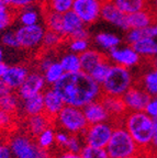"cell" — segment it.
Masks as SVG:
<instances>
[{
    "instance_id": "obj_3",
    "label": "cell",
    "mask_w": 157,
    "mask_h": 158,
    "mask_svg": "<svg viewBox=\"0 0 157 158\" xmlns=\"http://www.w3.org/2000/svg\"><path fill=\"white\" fill-rule=\"evenodd\" d=\"M133 77L126 67L112 65L107 78L101 84L103 96L122 97L133 86Z\"/></svg>"
},
{
    "instance_id": "obj_45",
    "label": "cell",
    "mask_w": 157,
    "mask_h": 158,
    "mask_svg": "<svg viewBox=\"0 0 157 158\" xmlns=\"http://www.w3.org/2000/svg\"><path fill=\"white\" fill-rule=\"evenodd\" d=\"M144 111L150 116H152L153 118H157V97L151 98V100L148 101L147 106H146Z\"/></svg>"
},
{
    "instance_id": "obj_16",
    "label": "cell",
    "mask_w": 157,
    "mask_h": 158,
    "mask_svg": "<svg viewBox=\"0 0 157 158\" xmlns=\"http://www.w3.org/2000/svg\"><path fill=\"white\" fill-rule=\"evenodd\" d=\"M88 124H96L101 122H107L110 120L111 114L104 106L102 100H95L83 108Z\"/></svg>"
},
{
    "instance_id": "obj_29",
    "label": "cell",
    "mask_w": 157,
    "mask_h": 158,
    "mask_svg": "<svg viewBox=\"0 0 157 158\" xmlns=\"http://www.w3.org/2000/svg\"><path fill=\"white\" fill-rule=\"evenodd\" d=\"M44 21L47 30H51V31H54L63 35V15L46 9Z\"/></svg>"
},
{
    "instance_id": "obj_11",
    "label": "cell",
    "mask_w": 157,
    "mask_h": 158,
    "mask_svg": "<svg viewBox=\"0 0 157 158\" xmlns=\"http://www.w3.org/2000/svg\"><path fill=\"white\" fill-rule=\"evenodd\" d=\"M152 96L143 87L133 85L122 96L128 111H144Z\"/></svg>"
},
{
    "instance_id": "obj_8",
    "label": "cell",
    "mask_w": 157,
    "mask_h": 158,
    "mask_svg": "<svg viewBox=\"0 0 157 158\" xmlns=\"http://www.w3.org/2000/svg\"><path fill=\"white\" fill-rule=\"evenodd\" d=\"M114 126L109 121L101 123L89 124L81 135L83 143L86 145L95 146V147L106 148L112 136Z\"/></svg>"
},
{
    "instance_id": "obj_56",
    "label": "cell",
    "mask_w": 157,
    "mask_h": 158,
    "mask_svg": "<svg viewBox=\"0 0 157 158\" xmlns=\"http://www.w3.org/2000/svg\"><path fill=\"white\" fill-rule=\"evenodd\" d=\"M156 3H157V0H156Z\"/></svg>"
},
{
    "instance_id": "obj_39",
    "label": "cell",
    "mask_w": 157,
    "mask_h": 158,
    "mask_svg": "<svg viewBox=\"0 0 157 158\" xmlns=\"http://www.w3.org/2000/svg\"><path fill=\"white\" fill-rule=\"evenodd\" d=\"M68 48L70 52L76 53L80 55L85 51L89 48V41L88 39H83V37H76V39H70L68 44Z\"/></svg>"
},
{
    "instance_id": "obj_51",
    "label": "cell",
    "mask_w": 157,
    "mask_h": 158,
    "mask_svg": "<svg viewBox=\"0 0 157 158\" xmlns=\"http://www.w3.org/2000/svg\"><path fill=\"white\" fill-rule=\"evenodd\" d=\"M152 64H153V66H154V68H155V69H157V55H155V56H153Z\"/></svg>"
},
{
    "instance_id": "obj_48",
    "label": "cell",
    "mask_w": 157,
    "mask_h": 158,
    "mask_svg": "<svg viewBox=\"0 0 157 158\" xmlns=\"http://www.w3.org/2000/svg\"><path fill=\"white\" fill-rule=\"evenodd\" d=\"M152 146L157 149V118H154L153 122V137H152Z\"/></svg>"
},
{
    "instance_id": "obj_41",
    "label": "cell",
    "mask_w": 157,
    "mask_h": 158,
    "mask_svg": "<svg viewBox=\"0 0 157 158\" xmlns=\"http://www.w3.org/2000/svg\"><path fill=\"white\" fill-rule=\"evenodd\" d=\"M83 135L78 136V134H70L69 135V139L66 144V151L71 152V153H79L80 154L81 149H83Z\"/></svg>"
},
{
    "instance_id": "obj_20",
    "label": "cell",
    "mask_w": 157,
    "mask_h": 158,
    "mask_svg": "<svg viewBox=\"0 0 157 158\" xmlns=\"http://www.w3.org/2000/svg\"><path fill=\"white\" fill-rule=\"evenodd\" d=\"M20 108L22 112L27 116L35 115L44 112V100H43V94H35V96L29 97V98L21 99Z\"/></svg>"
},
{
    "instance_id": "obj_52",
    "label": "cell",
    "mask_w": 157,
    "mask_h": 158,
    "mask_svg": "<svg viewBox=\"0 0 157 158\" xmlns=\"http://www.w3.org/2000/svg\"><path fill=\"white\" fill-rule=\"evenodd\" d=\"M3 56H5V53H3V49L0 47V60H3Z\"/></svg>"
},
{
    "instance_id": "obj_54",
    "label": "cell",
    "mask_w": 157,
    "mask_h": 158,
    "mask_svg": "<svg viewBox=\"0 0 157 158\" xmlns=\"http://www.w3.org/2000/svg\"><path fill=\"white\" fill-rule=\"evenodd\" d=\"M2 132H1V131H0V144H1V143H2Z\"/></svg>"
},
{
    "instance_id": "obj_31",
    "label": "cell",
    "mask_w": 157,
    "mask_h": 158,
    "mask_svg": "<svg viewBox=\"0 0 157 158\" xmlns=\"http://www.w3.org/2000/svg\"><path fill=\"white\" fill-rule=\"evenodd\" d=\"M156 36L155 32V27L153 25L147 27H143V29H130L128 35H126V41L129 44H134L140 40L145 39V37H154Z\"/></svg>"
},
{
    "instance_id": "obj_42",
    "label": "cell",
    "mask_w": 157,
    "mask_h": 158,
    "mask_svg": "<svg viewBox=\"0 0 157 158\" xmlns=\"http://www.w3.org/2000/svg\"><path fill=\"white\" fill-rule=\"evenodd\" d=\"M1 43L9 48H20L19 42H18L15 31L12 30H6L1 35Z\"/></svg>"
},
{
    "instance_id": "obj_5",
    "label": "cell",
    "mask_w": 157,
    "mask_h": 158,
    "mask_svg": "<svg viewBox=\"0 0 157 158\" xmlns=\"http://www.w3.org/2000/svg\"><path fill=\"white\" fill-rule=\"evenodd\" d=\"M15 158H52L47 149H43L30 134L17 133L8 141Z\"/></svg>"
},
{
    "instance_id": "obj_40",
    "label": "cell",
    "mask_w": 157,
    "mask_h": 158,
    "mask_svg": "<svg viewBox=\"0 0 157 158\" xmlns=\"http://www.w3.org/2000/svg\"><path fill=\"white\" fill-rule=\"evenodd\" d=\"M15 125V114L0 109V131L5 133Z\"/></svg>"
},
{
    "instance_id": "obj_33",
    "label": "cell",
    "mask_w": 157,
    "mask_h": 158,
    "mask_svg": "<svg viewBox=\"0 0 157 158\" xmlns=\"http://www.w3.org/2000/svg\"><path fill=\"white\" fill-rule=\"evenodd\" d=\"M15 17L17 15L15 13V10L11 9L9 6L0 5V32L6 31L12 24Z\"/></svg>"
},
{
    "instance_id": "obj_12",
    "label": "cell",
    "mask_w": 157,
    "mask_h": 158,
    "mask_svg": "<svg viewBox=\"0 0 157 158\" xmlns=\"http://www.w3.org/2000/svg\"><path fill=\"white\" fill-rule=\"evenodd\" d=\"M46 85L43 74L37 72L30 73L22 86L18 89V96L20 97V99H25L35 94H43Z\"/></svg>"
},
{
    "instance_id": "obj_21",
    "label": "cell",
    "mask_w": 157,
    "mask_h": 158,
    "mask_svg": "<svg viewBox=\"0 0 157 158\" xmlns=\"http://www.w3.org/2000/svg\"><path fill=\"white\" fill-rule=\"evenodd\" d=\"M80 63H81V72L90 74L92 69L102 60L106 58V56L100 53L97 49L88 48L80 55Z\"/></svg>"
},
{
    "instance_id": "obj_24",
    "label": "cell",
    "mask_w": 157,
    "mask_h": 158,
    "mask_svg": "<svg viewBox=\"0 0 157 158\" xmlns=\"http://www.w3.org/2000/svg\"><path fill=\"white\" fill-rule=\"evenodd\" d=\"M131 46L140 54V56L153 57L157 55V42H155L153 37H145L138 42H135Z\"/></svg>"
},
{
    "instance_id": "obj_26",
    "label": "cell",
    "mask_w": 157,
    "mask_h": 158,
    "mask_svg": "<svg viewBox=\"0 0 157 158\" xmlns=\"http://www.w3.org/2000/svg\"><path fill=\"white\" fill-rule=\"evenodd\" d=\"M120 37L118 35L113 34V33H107V32H101L95 36V43L98 45L100 48L104 49V51H109L116 48L120 44Z\"/></svg>"
},
{
    "instance_id": "obj_34",
    "label": "cell",
    "mask_w": 157,
    "mask_h": 158,
    "mask_svg": "<svg viewBox=\"0 0 157 158\" xmlns=\"http://www.w3.org/2000/svg\"><path fill=\"white\" fill-rule=\"evenodd\" d=\"M55 135H56V132L54 131V128L47 127L46 130H44L36 136V143L43 149H49L54 144H56L55 143Z\"/></svg>"
},
{
    "instance_id": "obj_4",
    "label": "cell",
    "mask_w": 157,
    "mask_h": 158,
    "mask_svg": "<svg viewBox=\"0 0 157 158\" xmlns=\"http://www.w3.org/2000/svg\"><path fill=\"white\" fill-rule=\"evenodd\" d=\"M106 149L110 158H131L138 155L140 147L124 126H117Z\"/></svg>"
},
{
    "instance_id": "obj_18",
    "label": "cell",
    "mask_w": 157,
    "mask_h": 158,
    "mask_svg": "<svg viewBox=\"0 0 157 158\" xmlns=\"http://www.w3.org/2000/svg\"><path fill=\"white\" fill-rule=\"evenodd\" d=\"M157 21L156 13L147 8L138 11V12L128 15V23L130 29H143L153 25V23Z\"/></svg>"
},
{
    "instance_id": "obj_19",
    "label": "cell",
    "mask_w": 157,
    "mask_h": 158,
    "mask_svg": "<svg viewBox=\"0 0 157 158\" xmlns=\"http://www.w3.org/2000/svg\"><path fill=\"white\" fill-rule=\"evenodd\" d=\"M52 121L53 120L49 118L44 112L40 114H35V115L28 116V120H27L28 133L31 136H33V137H36L40 133H42L47 127H49Z\"/></svg>"
},
{
    "instance_id": "obj_25",
    "label": "cell",
    "mask_w": 157,
    "mask_h": 158,
    "mask_svg": "<svg viewBox=\"0 0 157 158\" xmlns=\"http://www.w3.org/2000/svg\"><path fill=\"white\" fill-rule=\"evenodd\" d=\"M19 96L13 92V90H9L3 94H0V109L5 111L11 112L15 114L20 109V101Z\"/></svg>"
},
{
    "instance_id": "obj_22",
    "label": "cell",
    "mask_w": 157,
    "mask_h": 158,
    "mask_svg": "<svg viewBox=\"0 0 157 158\" xmlns=\"http://www.w3.org/2000/svg\"><path fill=\"white\" fill-rule=\"evenodd\" d=\"M102 101L104 106L108 109L109 113L111 116H124L128 109L125 106L122 97H111V96H103Z\"/></svg>"
},
{
    "instance_id": "obj_10",
    "label": "cell",
    "mask_w": 157,
    "mask_h": 158,
    "mask_svg": "<svg viewBox=\"0 0 157 158\" xmlns=\"http://www.w3.org/2000/svg\"><path fill=\"white\" fill-rule=\"evenodd\" d=\"M63 36L69 39H76V37L88 39L89 36L86 24L73 10L63 15Z\"/></svg>"
},
{
    "instance_id": "obj_1",
    "label": "cell",
    "mask_w": 157,
    "mask_h": 158,
    "mask_svg": "<svg viewBox=\"0 0 157 158\" xmlns=\"http://www.w3.org/2000/svg\"><path fill=\"white\" fill-rule=\"evenodd\" d=\"M53 88L61 94L67 106L81 109L103 96L101 85L83 72L65 73Z\"/></svg>"
},
{
    "instance_id": "obj_50",
    "label": "cell",
    "mask_w": 157,
    "mask_h": 158,
    "mask_svg": "<svg viewBox=\"0 0 157 158\" xmlns=\"http://www.w3.org/2000/svg\"><path fill=\"white\" fill-rule=\"evenodd\" d=\"M8 64H6L3 60H0V79H2V77L5 76L6 72L8 70Z\"/></svg>"
},
{
    "instance_id": "obj_14",
    "label": "cell",
    "mask_w": 157,
    "mask_h": 158,
    "mask_svg": "<svg viewBox=\"0 0 157 158\" xmlns=\"http://www.w3.org/2000/svg\"><path fill=\"white\" fill-rule=\"evenodd\" d=\"M101 19L123 30H130L128 23V15H125L120 9H118L110 0H103Z\"/></svg>"
},
{
    "instance_id": "obj_35",
    "label": "cell",
    "mask_w": 157,
    "mask_h": 158,
    "mask_svg": "<svg viewBox=\"0 0 157 158\" xmlns=\"http://www.w3.org/2000/svg\"><path fill=\"white\" fill-rule=\"evenodd\" d=\"M46 9L64 15L73 9L74 0H46Z\"/></svg>"
},
{
    "instance_id": "obj_37",
    "label": "cell",
    "mask_w": 157,
    "mask_h": 158,
    "mask_svg": "<svg viewBox=\"0 0 157 158\" xmlns=\"http://www.w3.org/2000/svg\"><path fill=\"white\" fill-rule=\"evenodd\" d=\"M143 88L152 97H157V69L145 75L143 78Z\"/></svg>"
},
{
    "instance_id": "obj_2",
    "label": "cell",
    "mask_w": 157,
    "mask_h": 158,
    "mask_svg": "<svg viewBox=\"0 0 157 158\" xmlns=\"http://www.w3.org/2000/svg\"><path fill=\"white\" fill-rule=\"evenodd\" d=\"M153 122L154 118L145 111H129L123 118V126L143 149L152 146Z\"/></svg>"
},
{
    "instance_id": "obj_6",
    "label": "cell",
    "mask_w": 157,
    "mask_h": 158,
    "mask_svg": "<svg viewBox=\"0 0 157 158\" xmlns=\"http://www.w3.org/2000/svg\"><path fill=\"white\" fill-rule=\"evenodd\" d=\"M54 121L57 126L64 131L68 132L69 134L78 135H81L89 125L83 109L67 104L59 112Z\"/></svg>"
},
{
    "instance_id": "obj_15",
    "label": "cell",
    "mask_w": 157,
    "mask_h": 158,
    "mask_svg": "<svg viewBox=\"0 0 157 158\" xmlns=\"http://www.w3.org/2000/svg\"><path fill=\"white\" fill-rule=\"evenodd\" d=\"M43 100H44V113L52 120H55L59 112L66 106L64 99L53 87L45 89L43 91Z\"/></svg>"
},
{
    "instance_id": "obj_44",
    "label": "cell",
    "mask_w": 157,
    "mask_h": 158,
    "mask_svg": "<svg viewBox=\"0 0 157 158\" xmlns=\"http://www.w3.org/2000/svg\"><path fill=\"white\" fill-rule=\"evenodd\" d=\"M69 139V133L66 131H56V135H55V143L61 147H66V144Z\"/></svg>"
},
{
    "instance_id": "obj_32",
    "label": "cell",
    "mask_w": 157,
    "mask_h": 158,
    "mask_svg": "<svg viewBox=\"0 0 157 158\" xmlns=\"http://www.w3.org/2000/svg\"><path fill=\"white\" fill-rule=\"evenodd\" d=\"M111 66H112V65L110 64L109 59L106 57V58L102 59V60H101V62L92 69V72H91L89 75H90L98 84L101 85L103 81H104V79L107 78V76H108Z\"/></svg>"
},
{
    "instance_id": "obj_38",
    "label": "cell",
    "mask_w": 157,
    "mask_h": 158,
    "mask_svg": "<svg viewBox=\"0 0 157 158\" xmlns=\"http://www.w3.org/2000/svg\"><path fill=\"white\" fill-rule=\"evenodd\" d=\"M64 36L62 34L54 31H51V30H46V33L44 35V39H43V44L42 46H44L45 48H54V47L58 46L62 43Z\"/></svg>"
},
{
    "instance_id": "obj_7",
    "label": "cell",
    "mask_w": 157,
    "mask_h": 158,
    "mask_svg": "<svg viewBox=\"0 0 157 158\" xmlns=\"http://www.w3.org/2000/svg\"><path fill=\"white\" fill-rule=\"evenodd\" d=\"M46 33V27L41 23L33 25H21L15 30L20 48L33 51L43 44V39Z\"/></svg>"
},
{
    "instance_id": "obj_27",
    "label": "cell",
    "mask_w": 157,
    "mask_h": 158,
    "mask_svg": "<svg viewBox=\"0 0 157 158\" xmlns=\"http://www.w3.org/2000/svg\"><path fill=\"white\" fill-rule=\"evenodd\" d=\"M65 75V70L62 66L61 62L54 60L52 63L45 72H43V76L45 78V81L49 86H54L58 80H61L62 77Z\"/></svg>"
},
{
    "instance_id": "obj_13",
    "label": "cell",
    "mask_w": 157,
    "mask_h": 158,
    "mask_svg": "<svg viewBox=\"0 0 157 158\" xmlns=\"http://www.w3.org/2000/svg\"><path fill=\"white\" fill-rule=\"evenodd\" d=\"M109 59L113 64L120 66L130 67L136 66L140 63V54L132 46L131 47H116L109 52Z\"/></svg>"
},
{
    "instance_id": "obj_47",
    "label": "cell",
    "mask_w": 157,
    "mask_h": 158,
    "mask_svg": "<svg viewBox=\"0 0 157 158\" xmlns=\"http://www.w3.org/2000/svg\"><path fill=\"white\" fill-rule=\"evenodd\" d=\"M53 62H54V59L52 58V57H49V56L42 57L41 60L39 62V68H40V70H41L42 73L45 72V70L47 69V67H49V65H51Z\"/></svg>"
},
{
    "instance_id": "obj_43",
    "label": "cell",
    "mask_w": 157,
    "mask_h": 158,
    "mask_svg": "<svg viewBox=\"0 0 157 158\" xmlns=\"http://www.w3.org/2000/svg\"><path fill=\"white\" fill-rule=\"evenodd\" d=\"M35 1L36 0H8V6L15 11H20V10L33 6Z\"/></svg>"
},
{
    "instance_id": "obj_23",
    "label": "cell",
    "mask_w": 157,
    "mask_h": 158,
    "mask_svg": "<svg viewBox=\"0 0 157 158\" xmlns=\"http://www.w3.org/2000/svg\"><path fill=\"white\" fill-rule=\"evenodd\" d=\"M110 1L125 15H131L147 8L146 0H110Z\"/></svg>"
},
{
    "instance_id": "obj_17",
    "label": "cell",
    "mask_w": 157,
    "mask_h": 158,
    "mask_svg": "<svg viewBox=\"0 0 157 158\" xmlns=\"http://www.w3.org/2000/svg\"><path fill=\"white\" fill-rule=\"evenodd\" d=\"M30 74V70L27 66L23 65H13L8 67V70L6 72L5 76L2 77V80L11 90L15 91L20 87L22 86L25 78Z\"/></svg>"
},
{
    "instance_id": "obj_46",
    "label": "cell",
    "mask_w": 157,
    "mask_h": 158,
    "mask_svg": "<svg viewBox=\"0 0 157 158\" xmlns=\"http://www.w3.org/2000/svg\"><path fill=\"white\" fill-rule=\"evenodd\" d=\"M0 158H15L9 144L1 143L0 144Z\"/></svg>"
},
{
    "instance_id": "obj_49",
    "label": "cell",
    "mask_w": 157,
    "mask_h": 158,
    "mask_svg": "<svg viewBox=\"0 0 157 158\" xmlns=\"http://www.w3.org/2000/svg\"><path fill=\"white\" fill-rule=\"evenodd\" d=\"M57 158H83L79 153H71V152H65V153L61 154Z\"/></svg>"
},
{
    "instance_id": "obj_30",
    "label": "cell",
    "mask_w": 157,
    "mask_h": 158,
    "mask_svg": "<svg viewBox=\"0 0 157 158\" xmlns=\"http://www.w3.org/2000/svg\"><path fill=\"white\" fill-rule=\"evenodd\" d=\"M18 20L21 25H33L40 23V12L33 6L20 10L18 13Z\"/></svg>"
},
{
    "instance_id": "obj_9",
    "label": "cell",
    "mask_w": 157,
    "mask_h": 158,
    "mask_svg": "<svg viewBox=\"0 0 157 158\" xmlns=\"http://www.w3.org/2000/svg\"><path fill=\"white\" fill-rule=\"evenodd\" d=\"M103 0H74L73 11L86 25L92 24L101 18Z\"/></svg>"
},
{
    "instance_id": "obj_53",
    "label": "cell",
    "mask_w": 157,
    "mask_h": 158,
    "mask_svg": "<svg viewBox=\"0 0 157 158\" xmlns=\"http://www.w3.org/2000/svg\"><path fill=\"white\" fill-rule=\"evenodd\" d=\"M0 5L8 6V0H0Z\"/></svg>"
},
{
    "instance_id": "obj_28",
    "label": "cell",
    "mask_w": 157,
    "mask_h": 158,
    "mask_svg": "<svg viewBox=\"0 0 157 158\" xmlns=\"http://www.w3.org/2000/svg\"><path fill=\"white\" fill-rule=\"evenodd\" d=\"M61 64L64 68L65 73H78L81 72V63L80 56L76 53L69 52L66 53L61 58Z\"/></svg>"
},
{
    "instance_id": "obj_36",
    "label": "cell",
    "mask_w": 157,
    "mask_h": 158,
    "mask_svg": "<svg viewBox=\"0 0 157 158\" xmlns=\"http://www.w3.org/2000/svg\"><path fill=\"white\" fill-rule=\"evenodd\" d=\"M80 155L83 158H110L106 148L95 147V146L86 145V144L83 145Z\"/></svg>"
},
{
    "instance_id": "obj_55",
    "label": "cell",
    "mask_w": 157,
    "mask_h": 158,
    "mask_svg": "<svg viewBox=\"0 0 157 158\" xmlns=\"http://www.w3.org/2000/svg\"><path fill=\"white\" fill-rule=\"evenodd\" d=\"M154 27H155V32H156V35H157V23H156V25H154Z\"/></svg>"
}]
</instances>
